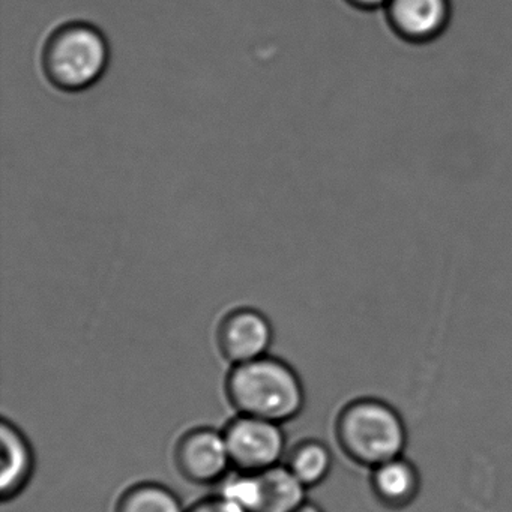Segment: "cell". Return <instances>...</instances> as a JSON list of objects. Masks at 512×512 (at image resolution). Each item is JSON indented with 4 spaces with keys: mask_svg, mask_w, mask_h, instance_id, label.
Returning <instances> with one entry per match:
<instances>
[{
    "mask_svg": "<svg viewBox=\"0 0 512 512\" xmlns=\"http://www.w3.org/2000/svg\"><path fill=\"white\" fill-rule=\"evenodd\" d=\"M349 4L361 10H379L388 7L389 0H349Z\"/></svg>",
    "mask_w": 512,
    "mask_h": 512,
    "instance_id": "obj_14",
    "label": "cell"
},
{
    "mask_svg": "<svg viewBox=\"0 0 512 512\" xmlns=\"http://www.w3.org/2000/svg\"><path fill=\"white\" fill-rule=\"evenodd\" d=\"M175 463L181 475L194 484H215L232 467L223 431L209 427L187 431L175 449Z\"/></svg>",
    "mask_w": 512,
    "mask_h": 512,
    "instance_id": "obj_6",
    "label": "cell"
},
{
    "mask_svg": "<svg viewBox=\"0 0 512 512\" xmlns=\"http://www.w3.org/2000/svg\"><path fill=\"white\" fill-rule=\"evenodd\" d=\"M295 512H323L322 509L319 508V506L311 505V503H305V505H302L301 508L296 509Z\"/></svg>",
    "mask_w": 512,
    "mask_h": 512,
    "instance_id": "obj_15",
    "label": "cell"
},
{
    "mask_svg": "<svg viewBox=\"0 0 512 512\" xmlns=\"http://www.w3.org/2000/svg\"><path fill=\"white\" fill-rule=\"evenodd\" d=\"M385 10L394 31L409 43H433L451 19L449 0H389Z\"/></svg>",
    "mask_w": 512,
    "mask_h": 512,
    "instance_id": "obj_8",
    "label": "cell"
},
{
    "mask_svg": "<svg viewBox=\"0 0 512 512\" xmlns=\"http://www.w3.org/2000/svg\"><path fill=\"white\" fill-rule=\"evenodd\" d=\"M116 512H187L166 485L140 482L122 493Z\"/></svg>",
    "mask_w": 512,
    "mask_h": 512,
    "instance_id": "obj_12",
    "label": "cell"
},
{
    "mask_svg": "<svg viewBox=\"0 0 512 512\" xmlns=\"http://www.w3.org/2000/svg\"><path fill=\"white\" fill-rule=\"evenodd\" d=\"M226 394L239 415L268 421H290L305 403L304 386L296 371L281 359L262 356L233 365L226 380Z\"/></svg>",
    "mask_w": 512,
    "mask_h": 512,
    "instance_id": "obj_1",
    "label": "cell"
},
{
    "mask_svg": "<svg viewBox=\"0 0 512 512\" xmlns=\"http://www.w3.org/2000/svg\"><path fill=\"white\" fill-rule=\"evenodd\" d=\"M109 61V43L103 32L85 22L59 26L41 58L47 80L64 92L92 88L106 73Z\"/></svg>",
    "mask_w": 512,
    "mask_h": 512,
    "instance_id": "obj_2",
    "label": "cell"
},
{
    "mask_svg": "<svg viewBox=\"0 0 512 512\" xmlns=\"http://www.w3.org/2000/svg\"><path fill=\"white\" fill-rule=\"evenodd\" d=\"M335 433L346 455L373 469L401 457L407 440L401 416L373 398L347 404L338 416Z\"/></svg>",
    "mask_w": 512,
    "mask_h": 512,
    "instance_id": "obj_3",
    "label": "cell"
},
{
    "mask_svg": "<svg viewBox=\"0 0 512 512\" xmlns=\"http://www.w3.org/2000/svg\"><path fill=\"white\" fill-rule=\"evenodd\" d=\"M187 512H245L241 506L236 505L233 500L227 499L223 494L206 497L194 503Z\"/></svg>",
    "mask_w": 512,
    "mask_h": 512,
    "instance_id": "obj_13",
    "label": "cell"
},
{
    "mask_svg": "<svg viewBox=\"0 0 512 512\" xmlns=\"http://www.w3.org/2000/svg\"><path fill=\"white\" fill-rule=\"evenodd\" d=\"M286 467L305 487H316L331 472V449L319 440H302L287 454Z\"/></svg>",
    "mask_w": 512,
    "mask_h": 512,
    "instance_id": "obj_11",
    "label": "cell"
},
{
    "mask_svg": "<svg viewBox=\"0 0 512 512\" xmlns=\"http://www.w3.org/2000/svg\"><path fill=\"white\" fill-rule=\"evenodd\" d=\"M373 485L376 496L389 508H403L419 493V475L415 466L397 457L374 467Z\"/></svg>",
    "mask_w": 512,
    "mask_h": 512,
    "instance_id": "obj_10",
    "label": "cell"
},
{
    "mask_svg": "<svg viewBox=\"0 0 512 512\" xmlns=\"http://www.w3.org/2000/svg\"><path fill=\"white\" fill-rule=\"evenodd\" d=\"M271 343V323L254 308H236L218 326V349L233 365L266 356Z\"/></svg>",
    "mask_w": 512,
    "mask_h": 512,
    "instance_id": "obj_7",
    "label": "cell"
},
{
    "mask_svg": "<svg viewBox=\"0 0 512 512\" xmlns=\"http://www.w3.org/2000/svg\"><path fill=\"white\" fill-rule=\"evenodd\" d=\"M0 446V497L4 502H10L20 496L31 482L35 470L34 449L23 431L7 418L0 422Z\"/></svg>",
    "mask_w": 512,
    "mask_h": 512,
    "instance_id": "obj_9",
    "label": "cell"
},
{
    "mask_svg": "<svg viewBox=\"0 0 512 512\" xmlns=\"http://www.w3.org/2000/svg\"><path fill=\"white\" fill-rule=\"evenodd\" d=\"M232 466L238 472H259L277 466L286 451L281 424L239 415L223 430Z\"/></svg>",
    "mask_w": 512,
    "mask_h": 512,
    "instance_id": "obj_5",
    "label": "cell"
},
{
    "mask_svg": "<svg viewBox=\"0 0 512 512\" xmlns=\"http://www.w3.org/2000/svg\"><path fill=\"white\" fill-rule=\"evenodd\" d=\"M220 494L245 512H295L307 503V487L286 464L259 472H239L226 479Z\"/></svg>",
    "mask_w": 512,
    "mask_h": 512,
    "instance_id": "obj_4",
    "label": "cell"
}]
</instances>
